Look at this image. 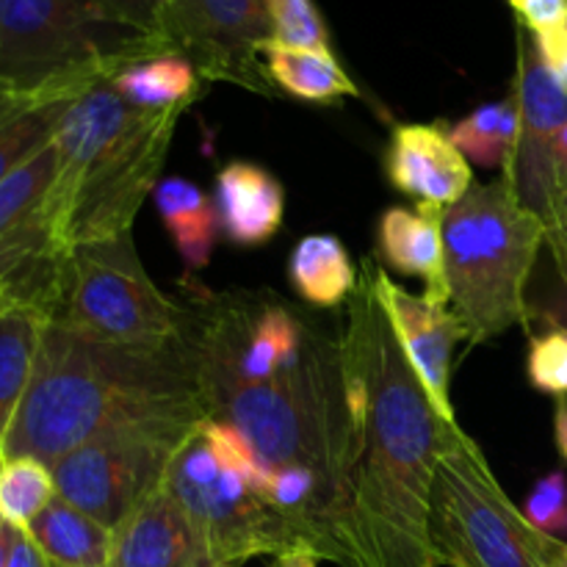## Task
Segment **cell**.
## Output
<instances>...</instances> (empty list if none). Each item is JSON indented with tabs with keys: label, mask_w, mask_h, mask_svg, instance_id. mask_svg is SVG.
<instances>
[{
	"label": "cell",
	"mask_w": 567,
	"mask_h": 567,
	"mask_svg": "<svg viewBox=\"0 0 567 567\" xmlns=\"http://www.w3.org/2000/svg\"><path fill=\"white\" fill-rule=\"evenodd\" d=\"M44 316L20 305L0 308V463L3 446L33 374Z\"/></svg>",
	"instance_id": "44dd1931"
},
{
	"label": "cell",
	"mask_w": 567,
	"mask_h": 567,
	"mask_svg": "<svg viewBox=\"0 0 567 567\" xmlns=\"http://www.w3.org/2000/svg\"><path fill=\"white\" fill-rule=\"evenodd\" d=\"M513 100L518 105V142L504 166V181L513 186L524 208L551 225L563 172L557 161V138L567 125V86L548 66L537 37L518 28V72Z\"/></svg>",
	"instance_id": "7c38bea8"
},
{
	"label": "cell",
	"mask_w": 567,
	"mask_h": 567,
	"mask_svg": "<svg viewBox=\"0 0 567 567\" xmlns=\"http://www.w3.org/2000/svg\"><path fill=\"white\" fill-rule=\"evenodd\" d=\"M164 485L188 515L216 567L305 548L288 520L271 507L264 474L247 443L219 421L205 419L194 426L169 463Z\"/></svg>",
	"instance_id": "8992f818"
},
{
	"label": "cell",
	"mask_w": 567,
	"mask_h": 567,
	"mask_svg": "<svg viewBox=\"0 0 567 567\" xmlns=\"http://www.w3.org/2000/svg\"><path fill=\"white\" fill-rule=\"evenodd\" d=\"M199 78L186 55L161 53L116 72L114 86L136 111H186L197 97Z\"/></svg>",
	"instance_id": "603a6c76"
},
{
	"label": "cell",
	"mask_w": 567,
	"mask_h": 567,
	"mask_svg": "<svg viewBox=\"0 0 567 567\" xmlns=\"http://www.w3.org/2000/svg\"><path fill=\"white\" fill-rule=\"evenodd\" d=\"M25 532L50 567H105L109 563L111 529L61 496H55Z\"/></svg>",
	"instance_id": "d6986e66"
},
{
	"label": "cell",
	"mask_w": 567,
	"mask_h": 567,
	"mask_svg": "<svg viewBox=\"0 0 567 567\" xmlns=\"http://www.w3.org/2000/svg\"><path fill=\"white\" fill-rule=\"evenodd\" d=\"M526 518L546 535L563 540L567 535V480L563 471L543 476L524 507Z\"/></svg>",
	"instance_id": "f1b7e54d"
},
{
	"label": "cell",
	"mask_w": 567,
	"mask_h": 567,
	"mask_svg": "<svg viewBox=\"0 0 567 567\" xmlns=\"http://www.w3.org/2000/svg\"><path fill=\"white\" fill-rule=\"evenodd\" d=\"M546 236V221L520 205L504 177L474 183L449 205L443 214L449 308L471 347L529 321L526 282Z\"/></svg>",
	"instance_id": "5b68a950"
},
{
	"label": "cell",
	"mask_w": 567,
	"mask_h": 567,
	"mask_svg": "<svg viewBox=\"0 0 567 567\" xmlns=\"http://www.w3.org/2000/svg\"><path fill=\"white\" fill-rule=\"evenodd\" d=\"M53 142L0 183V299L50 319L61 293L64 252L50 219Z\"/></svg>",
	"instance_id": "30bf717a"
},
{
	"label": "cell",
	"mask_w": 567,
	"mask_h": 567,
	"mask_svg": "<svg viewBox=\"0 0 567 567\" xmlns=\"http://www.w3.org/2000/svg\"><path fill=\"white\" fill-rule=\"evenodd\" d=\"M554 435H557L559 454L567 460V399H557V419H554Z\"/></svg>",
	"instance_id": "8d00e7d4"
},
{
	"label": "cell",
	"mask_w": 567,
	"mask_h": 567,
	"mask_svg": "<svg viewBox=\"0 0 567 567\" xmlns=\"http://www.w3.org/2000/svg\"><path fill=\"white\" fill-rule=\"evenodd\" d=\"M365 260H369L377 299L385 308L393 332H396L413 371L419 374L432 408L446 421H457L454 419L452 396H449V382H452L454 347L463 338H468L463 324H460V319L449 305L432 302L424 293L415 297V293L404 291L402 286H396L388 277V271L374 258Z\"/></svg>",
	"instance_id": "4fadbf2b"
},
{
	"label": "cell",
	"mask_w": 567,
	"mask_h": 567,
	"mask_svg": "<svg viewBox=\"0 0 567 567\" xmlns=\"http://www.w3.org/2000/svg\"><path fill=\"white\" fill-rule=\"evenodd\" d=\"M546 330L529 336V382L548 396L567 399V308L543 313Z\"/></svg>",
	"instance_id": "4316f807"
},
{
	"label": "cell",
	"mask_w": 567,
	"mask_h": 567,
	"mask_svg": "<svg viewBox=\"0 0 567 567\" xmlns=\"http://www.w3.org/2000/svg\"><path fill=\"white\" fill-rule=\"evenodd\" d=\"M557 161H559V172H563V181H567V125L563 127L557 138Z\"/></svg>",
	"instance_id": "74e56055"
},
{
	"label": "cell",
	"mask_w": 567,
	"mask_h": 567,
	"mask_svg": "<svg viewBox=\"0 0 567 567\" xmlns=\"http://www.w3.org/2000/svg\"><path fill=\"white\" fill-rule=\"evenodd\" d=\"M9 540H11V526L6 524L3 535H0V567H6V554H9Z\"/></svg>",
	"instance_id": "f35d334b"
},
{
	"label": "cell",
	"mask_w": 567,
	"mask_h": 567,
	"mask_svg": "<svg viewBox=\"0 0 567 567\" xmlns=\"http://www.w3.org/2000/svg\"><path fill=\"white\" fill-rule=\"evenodd\" d=\"M264 66L275 86L310 103H330V100L358 94V86L330 50L291 48L271 39L264 48Z\"/></svg>",
	"instance_id": "7402d4cb"
},
{
	"label": "cell",
	"mask_w": 567,
	"mask_h": 567,
	"mask_svg": "<svg viewBox=\"0 0 567 567\" xmlns=\"http://www.w3.org/2000/svg\"><path fill=\"white\" fill-rule=\"evenodd\" d=\"M546 244H548V249H551L554 264H557L559 277H563V282H565V288H567V244L557 236V233H548Z\"/></svg>",
	"instance_id": "d590c367"
},
{
	"label": "cell",
	"mask_w": 567,
	"mask_h": 567,
	"mask_svg": "<svg viewBox=\"0 0 567 567\" xmlns=\"http://www.w3.org/2000/svg\"><path fill=\"white\" fill-rule=\"evenodd\" d=\"M153 197L188 275L203 271L210 264L216 233H219V210L214 199L183 177H164L155 186Z\"/></svg>",
	"instance_id": "ac0fdd59"
},
{
	"label": "cell",
	"mask_w": 567,
	"mask_h": 567,
	"mask_svg": "<svg viewBox=\"0 0 567 567\" xmlns=\"http://www.w3.org/2000/svg\"><path fill=\"white\" fill-rule=\"evenodd\" d=\"M537 44H540V50H543V55H546L548 66L557 72L559 81H563L567 86V17H565L563 25H559L557 31L551 33V37L537 39Z\"/></svg>",
	"instance_id": "d6a6232c"
},
{
	"label": "cell",
	"mask_w": 567,
	"mask_h": 567,
	"mask_svg": "<svg viewBox=\"0 0 567 567\" xmlns=\"http://www.w3.org/2000/svg\"><path fill=\"white\" fill-rule=\"evenodd\" d=\"M385 169L393 188L413 197L415 203L441 208L454 205L474 186L468 158L454 147L449 131L441 125L410 122L393 127Z\"/></svg>",
	"instance_id": "9a60e30c"
},
{
	"label": "cell",
	"mask_w": 567,
	"mask_h": 567,
	"mask_svg": "<svg viewBox=\"0 0 567 567\" xmlns=\"http://www.w3.org/2000/svg\"><path fill=\"white\" fill-rule=\"evenodd\" d=\"M3 529H6V520L0 518V535H3Z\"/></svg>",
	"instance_id": "ab89813d"
},
{
	"label": "cell",
	"mask_w": 567,
	"mask_h": 567,
	"mask_svg": "<svg viewBox=\"0 0 567 567\" xmlns=\"http://www.w3.org/2000/svg\"><path fill=\"white\" fill-rule=\"evenodd\" d=\"M203 402L188 343L125 347L44 321L25 399L3 446L53 468L64 454L127 415Z\"/></svg>",
	"instance_id": "7a4b0ae2"
},
{
	"label": "cell",
	"mask_w": 567,
	"mask_h": 567,
	"mask_svg": "<svg viewBox=\"0 0 567 567\" xmlns=\"http://www.w3.org/2000/svg\"><path fill=\"white\" fill-rule=\"evenodd\" d=\"M166 42L97 0H0V94L22 103L70 100Z\"/></svg>",
	"instance_id": "277c9868"
},
{
	"label": "cell",
	"mask_w": 567,
	"mask_h": 567,
	"mask_svg": "<svg viewBox=\"0 0 567 567\" xmlns=\"http://www.w3.org/2000/svg\"><path fill=\"white\" fill-rule=\"evenodd\" d=\"M70 100L22 105L9 120L0 122V183L53 142L55 127Z\"/></svg>",
	"instance_id": "484cf974"
},
{
	"label": "cell",
	"mask_w": 567,
	"mask_h": 567,
	"mask_svg": "<svg viewBox=\"0 0 567 567\" xmlns=\"http://www.w3.org/2000/svg\"><path fill=\"white\" fill-rule=\"evenodd\" d=\"M548 233H557L567 244V181H563V188H559V199L557 208H554V219L548 225Z\"/></svg>",
	"instance_id": "e575fe53"
},
{
	"label": "cell",
	"mask_w": 567,
	"mask_h": 567,
	"mask_svg": "<svg viewBox=\"0 0 567 567\" xmlns=\"http://www.w3.org/2000/svg\"><path fill=\"white\" fill-rule=\"evenodd\" d=\"M559 567H567V551H565V557H563V563H559Z\"/></svg>",
	"instance_id": "60d3db41"
},
{
	"label": "cell",
	"mask_w": 567,
	"mask_h": 567,
	"mask_svg": "<svg viewBox=\"0 0 567 567\" xmlns=\"http://www.w3.org/2000/svg\"><path fill=\"white\" fill-rule=\"evenodd\" d=\"M3 305H6V302H3V299H0V308H3Z\"/></svg>",
	"instance_id": "b9f144b4"
},
{
	"label": "cell",
	"mask_w": 567,
	"mask_h": 567,
	"mask_svg": "<svg viewBox=\"0 0 567 567\" xmlns=\"http://www.w3.org/2000/svg\"><path fill=\"white\" fill-rule=\"evenodd\" d=\"M509 6L537 39L551 37L567 17V0H509Z\"/></svg>",
	"instance_id": "f546056e"
},
{
	"label": "cell",
	"mask_w": 567,
	"mask_h": 567,
	"mask_svg": "<svg viewBox=\"0 0 567 567\" xmlns=\"http://www.w3.org/2000/svg\"><path fill=\"white\" fill-rule=\"evenodd\" d=\"M6 567H50V563L48 557L39 551V546L31 540V535H28L25 529H14V526H11Z\"/></svg>",
	"instance_id": "1f68e13d"
},
{
	"label": "cell",
	"mask_w": 567,
	"mask_h": 567,
	"mask_svg": "<svg viewBox=\"0 0 567 567\" xmlns=\"http://www.w3.org/2000/svg\"><path fill=\"white\" fill-rule=\"evenodd\" d=\"M219 227L238 247H260L282 225L286 192L280 181L258 164L230 161L216 175Z\"/></svg>",
	"instance_id": "e0dca14e"
},
{
	"label": "cell",
	"mask_w": 567,
	"mask_h": 567,
	"mask_svg": "<svg viewBox=\"0 0 567 567\" xmlns=\"http://www.w3.org/2000/svg\"><path fill=\"white\" fill-rule=\"evenodd\" d=\"M55 498L53 471L31 457H6L0 463V518L14 529L31 520Z\"/></svg>",
	"instance_id": "d4e9b609"
},
{
	"label": "cell",
	"mask_w": 567,
	"mask_h": 567,
	"mask_svg": "<svg viewBox=\"0 0 567 567\" xmlns=\"http://www.w3.org/2000/svg\"><path fill=\"white\" fill-rule=\"evenodd\" d=\"M158 37L208 81L271 92L264 48L275 25L266 0H166Z\"/></svg>",
	"instance_id": "8fae6325"
},
{
	"label": "cell",
	"mask_w": 567,
	"mask_h": 567,
	"mask_svg": "<svg viewBox=\"0 0 567 567\" xmlns=\"http://www.w3.org/2000/svg\"><path fill=\"white\" fill-rule=\"evenodd\" d=\"M430 543L437 567H559L567 543L537 529L515 507L480 443L446 426L430 498Z\"/></svg>",
	"instance_id": "52a82bcc"
},
{
	"label": "cell",
	"mask_w": 567,
	"mask_h": 567,
	"mask_svg": "<svg viewBox=\"0 0 567 567\" xmlns=\"http://www.w3.org/2000/svg\"><path fill=\"white\" fill-rule=\"evenodd\" d=\"M105 9L114 11L122 20L133 22V25L144 28V31L155 33L158 37L161 14H164L166 0H97Z\"/></svg>",
	"instance_id": "4dcf8cb0"
},
{
	"label": "cell",
	"mask_w": 567,
	"mask_h": 567,
	"mask_svg": "<svg viewBox=\"0 0 567 567\" xmlns=\"http://www.w3.org/2000/svg\"><path fill=\"white\" fill-rule=\"evenodd\" d=\"M183 111H136L114 78L66 103L55 127L50 219L61 249L120 238L158 186Z\"/></svg>",
	"instance_id": "3957f363"
},
{
	"label": "cell",
	"mask_w": 567,
	"mask_h": 567,
	"mask_svg": "<svg viewBox=\"0 0 567 567\" xmlns=\"http://www.w3.org/2000/svg\"><path fill=\"white\" fill-rule=\"evenodd\" d=\"M48 321L125 347L181 341L186 324L181 305L144 271L133 233L72 249Z\"/></svg>",
	"instance_id": "9c48e42d"
},
{
	"label": "cell",
	"mask_w": 567,
	"mask_h": 567,
	"mask_svg": "<svg viewBox=\"0 0 567 567\" xmlns=\"http://www.w3.org/2000/svg\"><path fill=\"white\" fill-rule=\"evenodd\" d=\"M266 6L275 25V42L291 44V48L330 50L327 28L313 0H266Z\"/></svg>",
	"instance_id": "83f0119b"
},
{
	"label": "cell",
	"mask_w": 567,
	"mask_h": 567,
	"mask_svg": "<svg viewBox=\"0 0 567 567\" xmlns=\"http://www.w3.org/2000/svg\"><path fill=\"white\" fill-rule=\"evenodd\" d=\"M205 419L203 402H177L114 421L50 468L55 496L105 529H116L138 502L164 485L177 449Z\"/></svg>",
	"instance_id": "ba28073f"
},
{
	"label": "cell",
	"mask_w": 567,
	"mask_h": 567,
	"mask_svg": "<svg viewBox=\"0 0 567 567\" xmlns=\"http://www.w3.org/2000/svg\"><path fill=\"white\" fill-rule=\"evenodd\" d=\"M288 280L293 291L313 308H338L349 302L358 288L352 258L330 233L299 238L288 258Z\"/></svg>",
	"instance_id": "ffe728a7"
},
{
	"label": "cell",
	"mask_w": 567,
	"mask_h": 567,
	"mask_svg": "<svg viewBox=\"0 0 567 567\" xmlns=\"http://www.w3.org/2000/svg\"><path fill=\"white\" fill-rule=\"evenodd\" d=\"M449 138L474 164L485 169H504L518 142V105L513 97L480 105L463 122L449 127Z\"/></svg>",
	"instance_id": "cb8c5ba5"
},
{
	"label": "cell",
	"mask_w": 567,
	"mask_h": 567,
	"mask_svg": "<svg viewBox=\"0 0 567 567\" xmlns=\"http://www.w3.org/2000/svg\"><path fill=\"white\" fill-rule=\"evenodd\" d=\"M341 343L347 449L341 498L352 567H437L430 498L446 421L426 396L374 293L369 260Z\"/></svg>",
	"instance_id": "6da1fadb"
},
{
	"label": "cell",
	"mask_w": 567,
	"mask_h": 567,
	"mask_svg": "<svg viewBox=\"0 0 567 567\" xmlns=\"http://www.w3.org/2000/svg\"><path fill=\"white\" fill-rule=\"evenodd\" d=\"M443 214L446 208L415 203V208H388L380 216L377 238L388 266L426 282L424 297L449 305L446 264H443Z\"/></svg>",
	"instance_id": "2e32d148"
},
{
	"label": "cell",
	"mask_w": 567,
	"mask_h": 567,
	"mask_svg": "<svg viewBox=\"0 0 567 567\" xmlns=\"http://www.w3.org/2000/svg\"><path fill=\"white\" fill-rule=\"evenodd\" d=\"M105 567H216L199 540L188 515L158 485L111 529Z\"/></svg>",
	"instance_id": "5bb4252c"
},
{
	"label": "cell",
	"mask_w": 567,
	"mask_h": 567,
	"mask_svg": "<svg viewBox=\"0 0 567 567\" xmlns=\"http://www.w3.org/2000/svg\"><path fill=\"white\" fill-rule=\"evenodd\" d=\"M271 567H319V557L308 551V548H293V551L277 557Z\"/></svg>",
	"instance_id": "836d02e7"
}]
</instances>
